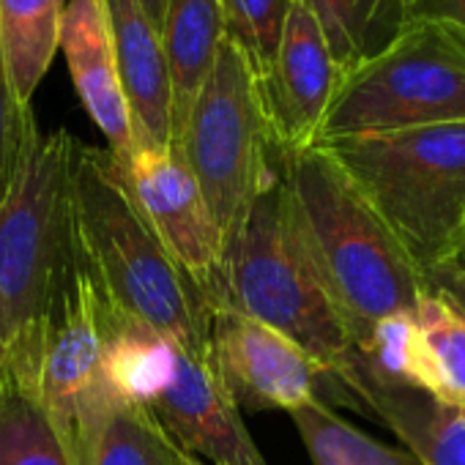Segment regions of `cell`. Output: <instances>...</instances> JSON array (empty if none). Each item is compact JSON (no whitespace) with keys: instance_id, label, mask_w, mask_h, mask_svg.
I'll use <instances>...</instances> for the list:
<instances>
[{"instance_id":"1","label":"cell","mask_w":465,"mask_h":465,"mask_svg":"<svg viewBox=\"0 0 465 465\" xmlns=\"http://www.w3.org/2000/svg\"><path fill=\"white\" fill-rule=\"evenodd\" d=\"M74 145L66 129L34 124L0 200V386L36 391L47 329L77 269L69 211Z\"/></svg>"},{"instance_id":"2","label":"cell","mask_w":465,"mask_h":465,"mask_svg":"<svg viewBox=\"0 0 465 465\" xmlns=\"http://www.w3.org/2000/svg\"><path fill=\"white\" fill-rule=\"evenodd\" d=\"M69 211L77 266L88 274L99 299L164 334L183 353L205 351L211 310L159 244L129 192L124 167L107 148L77 140Z\"/></svg>"},{"instance_id":"3","label":"cell","mask_w":465,"mask_h":465,"mask_svg":"<svg viewBox=\"0 0 465 465\" xmlns=\"http://www.w3.org/2000/svg\"><path fill=\"white\" fill-rule=\"evenodd\" d=\"M282 186L353 345L378 321L416 312L427 277L323 145L282 153Z\"/></svg>"},{"instance_id":"4","label":"cell","mask_w":465,"mask_h":465,"mask_svg":"<svg viewBox=\"0 0 465 465\" xmlns=\"http://www.w3.org/2000/svg\"><path fill=\"white\" fill-rule=\"evenodd\" d=\"M424 277L465 227V124L323 140Z\"/></svg>"},{"instance_id":"5","label":"cell","mask_w":465,"mask_h":465,"mask_svg":"<svg viewBox=\"0 0 465 465\" xmlns=\"http://www.w3.org/2000/svg\"><path fill=\"white\" fill-rule=\"evenodd\" d=\"M222 307L291 337L337 386L353 353V340L299 236L282 173L255 200L227 244Z\"/></svg>"},{"instance_id":"6","label":"cell","mask_w":465,"mask_h":465,"mask_svg":"<svg viewBox=\"0 0 465 465\" xmlns=\"http://www.w3.org/2000/svg\"><path fill=\"white\" fill-rule=\"evenodd\" d=\"M175 151L227 247L255 200L282 173V151L274 140L258 77L227 39L175 137Z\"/></svg>"},{"instance_id":"7","label":"cell","mask_w":465,"mask_h":465,"mask_svg":"<svg viewBox=\"0 0 465 465\" xmlns=\"http://www.w3.org/2000/svg\"><path fill=\"white\" fill-rule=\"evenodd\" d=\"M438 124H465V28L413 20L340 80L318 143Z\"/></svg>"},{"instance_id":"8","label":"cell","mask_w":465,"mask_h":465,"mask_svg":"<svg viewBox=\"0 0 465 465\" xmlns=\"http://www.w3.org/2000/svg\"><path fill=\"white\" fill-rule=\"evenodd\" d=\"M36 397L69 462L91 465L107 421L124 405L104 375L99 293L80 266L47 329Z\"/></svg>"},{"instance_id":"9","label":"cell","mask_w":465,"mask_h":465,"mask_svg":"<svg viewBox=\"0 0 465 465\" xmlns=\"http://www.w3.org/2000/svg\"><path fill=\"white\" fill-rule=\"evenodd\" d=\"M129 192L173 263L208 310L224 304V239L175 148H134L124 167Z\"/></svg>"},{"instance_id":"10","label":"cell","mask_w":465,"mask_h":465,"mask_svg":"<svg viewBox=\"0 0 465 465\" xmlns=\"http://www.w3.org/2000/svg\"><path fill=\"white\" fill-rule=\"evenodd\" d=\"M208 348L213 367L242 413L299 411L323 400L329 375L282 331L232 310L211 312Z\"/></svg>"},{"instance_id":"11","label":"cell","mask_w":465,"mask_h":465,"mask_svg":"<svg viewBox=\"0 0 465 465\" xmlns=\"http://www.w3.org/2000/svg\"><path fill=\"white\" fill-rule=\"evenodd\" d=\"M340 80L318 20L302 0H291L272 66L258 83L282 153L318 145Z\"/></svg>"},{"instance_id":"12","label":"cell","mask_w":465,"mask_h":465,"mask_svg":"<svg viewBox=\"0 0 465 465\" xmlns=\"http://www.w3.org/2000/svg\"><path fill=\"white\" fill-rule=\"evenodd\" d=\"M148 411L170 440L194 460L211 465H269L244 424L242 408L232 402L213 367L211 348L200 353L178 351L175 378Z\"/></svg>"},{"instance_id":"13","label":"cell","mask_w":465,"mask_h":465,"mask_svg":"<svg viewBox=\"0 0 465 465\" xmlns=\"http://www.w3.org/2000/svg\"><path fill=\"white\" fill-rule=\"evenodd\" d=\"M337 386L345 405L375 416L421 465H465V405L416 386L381 383L351 361Z\"/></svg>"},{"instance_id":"14","label":"cell","mask_w":465,"mask_h":465,"mask_svg":"<svg viewBox=\"0 0 465 465\" xmlns=\"http://www.w3.org/2000/svg\"><path fill=\"white\" fill-rule=\"evenodd\" d=\"M134 148H175L173 88L159 28L140 0H102Z\"/></svg>"},{"instance_id":"15","label":"cell","mask_w":465,"mask_h":465,"mask_svg":"<svg viewBox=\"0 0 465 465\" xmlns=\"http://www.w3.org/2000/svg\"><path fill=\"white\" fill-rule=\"evenodd\" d=\"M61 53L85 113L104 134L115 162L126 167L134 153V134L102 0H66Z\"/></svg>"},{"instance_id":"16","label":"cell","mask_w":465,"mask_h":465,"mask_svg":"<svg viewBox=\"0 0 465 465\" xmlns=\"http://www.w3.org/2000/svg\"><path fill=\"white\" fill-rule=\"evenodd\" d=\"M104 375L121 405L151 408L175 378L178 348L159 331L110 310L99 299Z\"/></svg>"},{"instance_id":"17","label":"cell","mask_w":465,"mask_h":465,"mask_svg":"<svg viewBox=\"0 0 465 465\" xmlns=\"http://www.w3.org/2000/svg\"><path fill=\"white\" fill-rule=\"evenodd\" d=\"M159 36L170 72L173 124L178 137L224 42L222 4L219 0H167Z\"/></svg>"},{"instance_id":"18","label":"cell","mask_w":465,"mask_h":465,"mask_svg":"<svg viewBox=\"0 0 465 465\" xmlns=\"http://www.w3.org/2000/svg\"><path fill=\"white\" fill-rule=\"evenodd\" d=\"M302 4L318 20L342 77L381 55L413 23V0H302Z\"/></svg>"},{"instance_id":"19","label":"cell","mask_w":465,"mask_h":465,"mask_svg":"<svg viewBox=\"0 0 465 465\" xmlns=\"http://www.w3.org/2000/svg\"><path fill=\"white\" fill-rule=\"evenodd\" d=\"M66 0H0V53L20 104L31 107L61 50Z\"/></svg>"},{"instance_id":"20","label":"cell","mask_w":465,"mask_h":465,"mask_svg":"<svg viewBox=\"0 0 465 465\" xmlns=\"http://www.w3.org/2000/svg\"><path fill=\"white\" fill-rule=\"evenodd\" d=\"M432 394L465 405V307L443 288L430 285L416 304Z\"/></svg>"},{"instance_id":"21","label":"cell","mask_w":465,"mask_h":465,"mask_svg":"<svg viewBox=\"0 0 465 465\" xmlns=\"http://www.w3.org/2000/svg\"><path fill=\"white\" fill-rule=\"evenodd\" d=\"M312 465H421L405 449L386 446L331 411L326 400H312L291 413Z\"/></svg>"},{"instance_id":"22","label":"cell","mask_w":465,"mask_h":465,"mask_svg":"<svg viewBox=\"0 0 465 465\" xmlns=\"http://www.w3.org/2000/svg\"><path fill=\"white\" fill-rule=\"evenodd\" d=\"M348 361L381 383L416 386L432 391L416 312H397L378 321L367 331V337L359 345H353Z\"/></svg>"},{"instance_id":"23","label":"cell","mask_w":465,"mask_h":465,"mask_svg":"<svg viewBox=\"0 0 465 465\" xmlns=\"http://www.w3.org/2000/svg\"><path fill=\"white\" fill-rule=\"evenodd\" d=\"M0 465H72L36 391L0 386Z\"/></svg>"},{"instance_id":"24","label":"cell","mask_w":465,"mask_h":465,"mask_svg":"<svg viewBox=\"0 0 465 465\" xmlns=\"http://www.w3.org/2000/svg\"><path fill=\"white\" fill-rule=\"evenodd\" d=\"M183 457L148 408L124 405L107 421L91 465H178Z\"/></svg>"},{"instance_id":"25","label":"cell","mask_w":465,"mask_h":465,"mask_svg":"<svg viewBox=\"0 0 465 465\" xmlns=\"http://www.w3.org/2000/svg\"><path fill=\"white\" fill-rule=\"evenodd\" d=\"M224 39L250 64L258 83L272 66L291 0H219Z\"/></svg>"},{"instance_id":"26","label":"cell","mask_w":465,"mask_h":465,"mask_svg":"<svg viewBox=\"0 0 465 465\" xmlns=\"http://www.w3.org/2000/svg\"><path fill=\"white\" fill-rule=\"evenodd\" d=\"M34 124H36V115L31 107L17 102L12 83H9L6 64H4V53H0V200H4L12 183L25 134Z\"/></svg>"},{"instance_id":"27","label":"cell","mask_w":465,"mask_h":465,"mask_svg":"<svg viewBox=\"0 0 465 465\" xmlns=\"http://www.w3.org/2000/svg\"><path fill=\"white\" fill-rule=\"evenodd\" d=\"M413 20H449L465 28V0H413Z\"/></svg>"},{"instance_id":"28","label":"cell","mask_w":465,"mask_h":465,"mask_svg":"<svg viewBox=\"0 0 465 465\" xmlns=\"http://www.w3.org/2000/svg\"><path fill=\"white\" fill-rule=\"evenodd\" d=\"M427 282L443 288L451 299H457V302L465 307V280H462L460 274H454V272H449V269H438V272H432V274L427 277Z\"/></svg>"},{"instance_id":"29","label":"cell","mask_w":465,"mask_h":465,"mask_svg":"<svg viewBox=\"0 0 465 465\" xmlns=\"http://www.w3.org/2000/svg\"><path fill=\"white\" fill-rule=\"evenodd\" d=\"M440 269H449V272H454V274H460V277L465 280V227H462L460 239H457V244H454V250H451V258H449Z\"/></svg>"},{"instance_id":"30","label":"cell","mask_w":465,"mask_h":465,"mask_svg":"<svg viewBox=\"0 0 465 465\" xmlns=\"http://www.w3.org/2000/svg\"><path fill=\"white\" fill-rule=\"evenodd\" d=\"M140 6H143V12L148 15V20L159 28V25H162V15H164L167 0H140Z\"/></svg>"},{"instance_id":"31","label":"cell","mask_w":465,"mask_h":465,"mask_svg":"<svg viewBox=\"0 0 465 465\" xmlns=\"http://www.w3.org/2000/svg\"><path fill=\"white\" fill-rule=\"evenodd\" d=\"M178 465H203V462H200V460H194V457H189V454H186V457H183V460H181V462H178Z\"/></svg>"}]
</instances>
